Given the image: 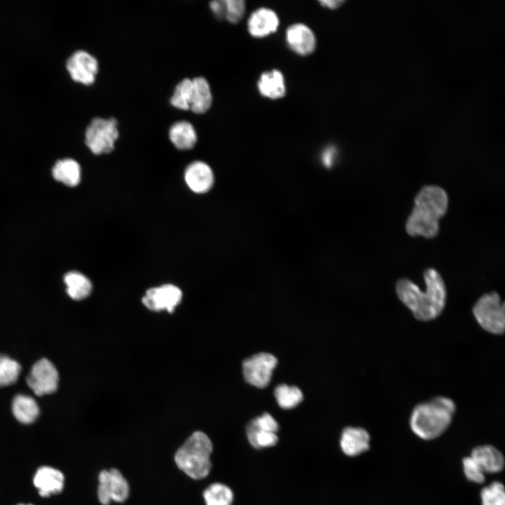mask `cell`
I'll list each match as a JSON object with an SVG mask.
<instances>
[{"instance_id":"1","label":"cell","mask_w":505,"mask_h":505,"mask_svg":"<svg viewBox=\"0 0 505 505\" xmlns=\"http://www.w3.org/2000/svg\"><path fill=\"white\" fill-rule=\"evenodd\" d=\"M426 290L407 278L400 279L396 291L400 300L419 321H429L436 318L443 311L446 302V288L440 274L434 269L424 271Z\"/></svg>"},{"instance_id":"2","label":"cell","mask_w":505,"mask_h":505,"mask_svg":"<svg viewBox=\"0 0 505 505\" xmlns=\"http://www.w3.org/2000/svg\"><path fill=\"white\" fill-rule=\"evenodd\" d=\"M448 199L440 187H424L415 199V206L406 222L407 232L413 236L432 238L439 229L438 220L446 213Z\"/></svg>"},{"instance_id":"3","label":"cell","mask_w":505,"mask_h":505,"mask_svg":"<svg viewBox=\"0 0 505 505\" xmlns=\"http://www.w3.org/2000/svg\"><path fill=\"white\" fill-rule=\"evenodd\" d=\"M455 410V403L452 399L435 397L415 407L410 418V428L420 438H438L449 427Z\"/></svg>"},{"instance_id":"4","label":"cell","mask_w":505,"mask_h":505,"mask_svg":"<svg viewBox=\"0 0 505 505\" xmlns=\"http://www.w3.org/2000/svg\"><path fill=\"white\" fill-rule=\"evenodd\" d=\"M213 450L210 438L202 431H195L175 452V462L189 478L201 480L210 472Z\"/></svg>"},{"instance_id":"5","label":"cell","mask_w":505,"mask_h":505,"mask_svg":"<svg viewBox=\"0 0 505 505\" xmlns=\"http://www.w3.org/2000/svg\"><path fill=\"white\" fill-rule=\"evenodd\" d=\"M473 314L485 331L494 335L504 332V304L497 293L492 292L480 297L473 307Z\"/></svg>"},{"instance_id":"6","label":"cell","mask_w":505,"mask_h":505,"mask_svg":"<svg viewBox=\"0 0 505 505\" xmlns=\"http://www.w3.org/2000/svg\"><path fill=\"white\" fill-rule=\"evenodd\" d=\"M119 135L116 119L95 117L86 128L85 142L93 154H107L114 149Z\"/></svg>"},{"instance_id":"7","label":"cell","mask_w":505,"mask_h":505,"mask_svg":"<svg viewBox=\"0 0 505 505\" xmlns=\"http://www.w3.org/2000/svg\"><path fill=\"white\" fill-rule=\"evenodd\" d=\"M97 498L102 505H109L112 501L123 503L130 494L127 480L116 469H105L98 475Z\"/></svg>"},{"instance_id":"8","label":"cell","mask_w":505,"mask_h":505,"mask_svg":"<svg viewBox=\"0 0 505 505\" xmlns=\"http://www.w3.org/2000/svg\"><path fill=\"white\" fill-rule=\"evenodd\" d=\"M277 365L276 358L269 353L255 354L243 362L245 380L258 388H264L270 382L272 372Z\"/></svg>"},{"instance_id":"9","label":"cell","mask_w":505,"mask_h":505,"mask_svg":"<svg viewBox=\"0 0 505 505\" xmlns=\"http://www.w3.org/2000/svg\"><path fill=\"white\" fill-rule=\"evenodd\" d=\"M58 382V372L53 363L46 358L37 361L27 377V385L37 396L54 393Z\"/></svg>"},{"instance_id":"10","label":"cell","mask_w":505,"mask_h":505,"mask_svg":"<svg viewBox=\"0 0 505 505\" xmlns=\"http://www.w3.org/2000/svg\"><path fill=\"white\" fill-rule=\"evenodd\" d=\"M182 297L181 290L176 285L165 284L147 290L142 299V304L154 311L166 310L173 313Z\"/></svg>"},{"instance_id":"11","label":"cell","mask_w":505,"mask_h":505,"mask_svg":"<svg viewBox=\"0 0 505 505\" xmlns=\"http://www.w3.org/2000/svg\"><path fill=\"white\" fill-rule=\"evenodd\" d=\"M66 66L74 81L86 85L94 82L98 71L97 59L83 50L74 52L67 59Z\"/></svg>"},{"instance_id":"12","label":"cell","mask_w":505,"mask_h":505,"mask_svg":"<svg viewBox=\"0 0 505 505\" xmlns=\"http://www.w3.org/2000/svg\"><path fill=\"white\" fill-rule=\"evenodd\" d=\"M285 41L290 50L302 56L312 53L316 45L314 33L303 23H295L288 27Z\"/></svg>"},{"instance_id":"13","label":"cell","mask_w":505,"mask_h":505,"mask_svg":"<svg viewBox=\"0 0 505 505\" xmlns=\"http://www.w3.org/2000/svg\"><path fill=\"white\" fill-rule=\"evenodd\" d=\"M279 25L276 12L268 8L254 11L248 20V31L255 38H263L274 33Z\"/></svg>"},{"instance_id":"14","label":"cell","mask_w":505,"mask_h":505,"mask_svg":"<svg viewBox=\"0 0 505 505\" xmlns=\"http://www.w3.org/2000/svg\"><path fill=\"white\" fill-rule=\"evenodd\" d=\"M184 179L190 189L198 194L208 191L214 182L210 167L202 161L190 163L185 170Z\"/></svg>"},{"instance_id":"15","label":"cell","mask_w":505,"mask_h":505,"mask_svg":"<svg viewBox=\"0 0 505 505\" xmlns=\"http://www.w3.org/2000/svg\"><path fill=\"white\" fill-rule=\"evenodd\" d=\"M65 478L59 470L50 466L40 467L34 477V485L43 497L60 493L64 487Z\"/></svg>"},{"instance_id":"16","label":"cell","mask_w":505,"mask_h":505,"mask_svg":"<svg viewBox=\"0 0 505 505\" xmlns=\"http://www.w3.org/2000/svg\"><path fill=\"white\" fill-rule=\"evenodd\" d=\"M340 447L348 456L359 455L369 449L370 435L363 428L346 427L342 433Z\"/></svg>"},{"instance_id":"17","label":"cell","mask_w":505,"mask_h":505,"mask_svg":"<svg viewBox=\"0 0 505 505\" xmlns=\"http://www.w3.org/2000/svg\"><path fill=\"white\" fill-rule=\"evenodd\" d=\"M471 457L480 466L485 473H494L502 470L504 457L502 453L492 445H480L475 447Z\"/></svg>"},{"instance_id":"18","label":"cell","mask_w":505,"mask_h":505,"mask_svg":"<svg viewBox=\"0 0 505 505\" xmlns=\"http://www.w3.org/2000/svg\"><path fill=\"white\" fill-rule=\"evenodd\" d=\"M260 93L269 99L276 100L285 96L286 86L282 72L274 69L263 72L257 81Z\"/></svg>"},{"instance_id":"19","label":"cell","mask_w":505,"mask_h":505,"mask_svg":"<svg viewBox=\"0 0 505 505\" xmlns=\"http://www.w3.org/2000/svg\"><path fill=\"white\" fill-rule=\"evenodd\" d=\"M213 96L208 81L202 76L192 79L190 109L195 114H203L211 107Z\"/></svg>"},{"instance_id":"20","label":"cell","mask_w":505,"mask_h":505,"mask_svg":"<svg viewBox=\"0 0 505 505\" xmlns=\"http://www.w3.org/2000/svg\"><path fill=\"white\" fill-rule=\"evenodd\" d=\"M169 138L173 145L180 150L193 148L197 142V134L193 125L187 121L174 123L169 129Z\"/></svg>"},{"instance_id":"21","label":"cell","mask_w":505,"mask_h":505,"mask_svg":"<svg viewBox=\"0 0 505 505\" xmlns=\"http://www.w3.org/2000/svg\"><path fill=\"white\" fill-rule=\"evenodd\" d=\"M12 411L18 421L25 424H29L37 419L39 408L32 397L18 394L13 400Z\"/></svg>"},{"instance_id":"22","label":"cell","mask_w":505,"mask_h":505,"mask_svg":"<svg viewBox=\"0 0 505 505\" xmlns=\"http://www.w3.org/2000/svg\"><path fill=\"white\" fill-rule=\"evenodd\" d=\"M54 179L69 187H75L81 180V168L77 161L72 159L58 161L53 168Z\"/></svg>"},{"instance_id":"23","label":"cell","mask_w":505,"mask_h":505,"mask_svg":"<svg viewBox=\"0 0 505 505\" xmlns=\"http://www.w3.org/2000/svg\"><path fill=\"white\" fill-rule=\"evenodd\" d=\"M64 282L67 286L68 295L74 300L86 298L92 290L90 281L85 275L77 271H70L65 274Z\"/></svg>"},{"instance_id":"24","label":"cell","mask_w":505,"mask_h":505,"mask_svg":"<svg viewBox=\"0 0 505 505\" xmlns=\"http://www.w3.org/2000/svg\"><path fill=\"white\" fill-rule=\"evenodd\" d=\"M206 505H231L234 494L227 485L215 483L209 485L203 492Z\"/></svg>"},{"instance_id":"25","label":"cell","mask_w":505,"mask_h":505,"mask_svg":"<svg viewBox=\"0 0 505 505\" xmlns=\"http://www.w3.org/2000/svg\"><path fill=\"white\" fill-rule=\"evenodd\" d=\"M274 396L278 405L283 409H292L303 399L301 390L295 386L280 384L274 390Z\"/></svg>"},{"instance_id":"26","label":"cell","mask_w":505,"mask_h":505,"mask_svg":"<svg viewBox=\"0 0 505 505\" xmlns=\"http://www.w3.org/2000/svg\"><path fill=\"white\" fill-rule=\"evenodd\" d=\"M246 435L249 443L256 449L274 446L278 440L276 433L259 429L250 423L246 427Z\"/></svg>"},{"instance_id":"27","label":"cell","mask_w":505,"mask_h":505,"mask_svg":"<svg viewBox=\"0 0 505 505\" xmlns=\"http://www.w3.org/2000/svg\"><path fill=\"white\" fill-rule=\"evenodd\" d=\"M20 365L11 357L0 354V386L14 384L19 377Z\"/></svg>"},{"instance_id":"28","label":"cell","mask_w":505,"mask_h":505,"mask_svg":"<svg viewBox=\"0 0 505 505\" xmlns=\"http://www.w3.org/2000/svg\"><path fill=\"white\" fill-rule=\"evenodd\" d=\"M192 92V79H182L175 88L170 97V104L182 110H189Z\"/></svg>"},{"instance_id":"29","label":"cell","mask_w":505,"mask_h":505,"mask_svg":"<svg viewBox=\"0 0 505 505\" xmlns=\"http://www.w3.org/2000/svg\"><path fill=\"white\" fill-rule=\"evenodd\" d=\"M482 505H505L504 487L500 482H493L480 492Z\"/></svg>"},{"instance_id":"30","label":"cell","mask_w":505,"mask_h":505,"mask_svg":"<svg viewBox=\"0 0 505 505\" xmlns=\"http://www.w3.org/2000/svg\"><path fill=\"white\" fill-rule=\"evenodd\" d=\"M224 18L231 23H238L244 16L245 3L243 0H224Z\"/></svg>"},{"instance_id":"31","label":"cell","mask_w":505,"mask_h":505,"mask_svg":"<svg viewBox=\"0 0 505 505\" xmlns=\"http://www.w3.org/2000/svg\"><path fill=\"white\" fill-rule=\"evenodd\" d=\"M462 464L464 474L468 480L476 483L484 482L485 473L471 456L465 457Z\"/></svg>"},{"instance_id":"32","label":"cell","mask_w":505,"mask_h":505,"mask_svg":"<svg viewBox=\"0 0 505 505\" xmlns=\"http://www.w3.org/2000/svg\"><path fill=\"white\" fill-rule=\"evenodd\" d=\"M250 424L259 429L274 433H276L278 430L277 422L269 413H264L261 416L255 418Z\"/></svg>"},{"instance_id":"33","label":"cell","mask_w":505,"mask_h":505,"mask_svg":"<svg viewBox=\"0 0 505 505\" xmlns=\"http://www.w3.org/2000/svg\"><path fill=\"white\" fill-rule=\"evenodd\" d=\"M209 6L215 17L219 19L224 18V0H214L210 2Z\"/></svg>"},{"instance_id":"34","label":"cell","mask_w":505,"mask_h":505,"mask_svg":"<svg viewBox=\"0 0 505 505\" xmlns=\"http://www.w3.org/2000/svg\"><path fill=\"white\" fill-rule=\"evenodd\" d=\"M335 149L333 147L327 148L322 154V161L323 164L330 167L333 163L335 157Z\"/></svg>"},{"instance_id":"35","label":"cell","mask_w":505,"mask_h":505,"mask_svg":"<svg viewBox=\"0 0 505 505\" xmlns=\"http://www.w3.org/2000/svg\"><path fill=\"white\" fill-rule=\"evenodd\" d=\"M320 4L322 6L328 8L329 9H335L340 6L344 1L342 0H322L319 1Z\"/></svg>"},{"instance_id":"36","label":"cell","mask_w":505,"mask_h":505,"mask_svg":"<svg viewBox=\"0 0 505 505\" xmlns=\"http://www.w3.org/2000/svg\"><path fill=\"white\" fill-rule=\"evenodd\" d=\"M18 505H32V504H18Z\"/></svg>"}]
</instances>
